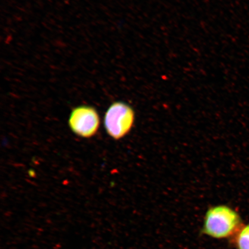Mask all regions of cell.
Segmentation results:
<instances>
[{
  "instance_id": "1",
  "label": "cell",
  "mask_w": 249,
  "mask_h": 249,
  "mask_svg": "<svg viewBox=\"0 0 249 249\" xmlns=\"http://www.w3.org/2000/svg\"><path fill=\"white\" fill-rule=\"evenodd\" d=\"M242 226L238 213L227 205H220L207 211L201 231L213 238H232Z\"/></svg>"
},
{
  "instance_id": "2",
  "label": "cell",
  "mask_w": 249,
  "mask_h": 249,
  "mask_svg": "<svg viewBox=\"0 0 249 249\" xmlns=\"http://www.w3.org/2000/svg\"><path fill=\"white\" fill-rule=\"evenodd\" d=\"M135 120V111L131 107L123 102H114L106 113L105 129L112 138L119 140L130 132Z\"/></svg>"
},
{
  "instance_id": "3",
  "label": "cell",
  "mask_w": 249,
  "mask_h": 249,
  "mask_svg": "<svg viewBox=\"0 0 249 249\" xmlns=\"http://www.w3.org/2000/svg\"><path fill=\"white\" fill-rule=\"evenodd\" d=\"M69 124L71 130L76 135L84 138H90L98 132L100 118L94 108L81 106L71 111Z\"/></svg>"
},
{
  "instance_id": "4",
  "label": "cell",
  "mask_w": 249,
  "mask_h": 249,
  "mask_svg": "<svg viewBox=\"0 0 249 249\" xmlns=\"http://www.w3.org/2000/svg\"><path fill=\"white\" fill-rule=\"evenodd\" d=\"M231 241L236 249H249V223L242 226Z\"/></svg>"
}]
</instances>
